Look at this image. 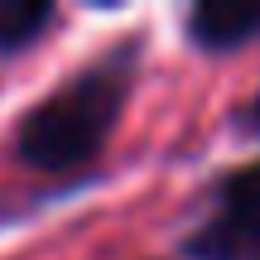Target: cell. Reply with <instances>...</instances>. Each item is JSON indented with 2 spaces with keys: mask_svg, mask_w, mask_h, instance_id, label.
Instances as JSON below:
<instances>
[{
  "mask_svg": "<svg viewBox=\"0 0 260 260\" xmlns=\"http://www.w3.org/2000/svg\"><path fill=\"white\" fill-rule=\"evenodd\" d=\"M125 102V77L116 68H92L73 87L53 92L15 130V154L34 169H73L102 149L116 111Z\"/></svg>",
  "mask_w": 260,
  "mask_h": 260,
  "instance_id": "cell-1",
  "label": "cell"
},
{
  "mask_svg": "<svg viewBox=\"0 0 260 260\" xmlns=\"http://www.w3.org/2000/svg\"><path fill=\"white\" fill-rule=\"evenodd\" d=\"M198 260H260V159L222 178L217 212L188 241Z\"/></svg>",
  "mask_w": 260,
  "mask_h": 260,
  "instance_id": "cell-2",
  "label": "cell"
},
{
  "mask_svg": "<svg viewBox=\"0 0 260 260\" xmlns=\"http://www.w3.org/2000/svg\"><path fill=\"white\" fill-rule=\"evenodd\" d=\"M188 34L203 48H241L260 39V0H207L188 10Z\"/></svg>",
  "mask_w": 260,
  "mask_h": 260,
  "instance_id": "cell-3",
  "label": "cell"
},
{
  "mask_svg": "<svg viewBox=\"0 0 260 260\" xmlns=\"http://www.w3.org/2000/svg\"><path fill=\"white\" fill-rule=\"evenodd\" d=\"M48 24H53L48 0H0V53L29 48Z\"/></svg>",
  "mask_w": 260,
  "mask_h": 260,
  "instance_id": "cell-4",
  "label": "cell"
},
{
  "mask_svg": "<svg viewBox=\"0 0 260 260\" xmlns=\"http://www.w3.org/2000/svg\"><path fill=\"white\" fill-rule=\"evenodd\" d=\"M246 130H255V135H260V96L246 106Z\"/></svg>",
  "mask_w": 260,
  "mask_h": 260,
  "instance_id": "cell-5",
  "label": "cell"
}]
</instances>
